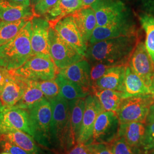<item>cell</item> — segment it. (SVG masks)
I'll return each instance as SVG.
<instances>
[{
    "label": "cell",
    "mask_w": 154,
    "mask_h": 154,
    "mask_svg": "<svg viewBox=\"0 0 154 154\" xmlns=\"http://www.w3.org/2000/svg\"><path fill=\"white\" fill-rule=\"evenodd\" d=\"M138 42L137 34L106 39L90 45L85 56L92 63L126 65Z\"/></svg>",
    "instance_id": "1"
},
{
    "label": "cell",
    "mask_w": 154,
    "mask_h": 154,
    "mask_svg": "<svg viewBox=\"0 0 154 154\" xmlns=\"http://www.w3.org/2000/svg\"><path fill=\"white\" fill-rule=\"evenodd\" d=\"M49 101L52 109L50 128L51 146L58 152L65 154L74 146L71 137L69 102L60 94Z\"/></svg>",
    "instance_id": "2"
},
{
    "label": "cell",
    "mask_w": 154,
    "mask_h": 154,
    "mask_svg": "<svg viewBox=\"0 0 154 154\" xmlns=\"http://www.w3.org/2000/svg\"><path fill=\"white\" fill-rule=\"evenodd\" d=\"M32 21L29 20L21 31L5 44L0 46V66L15 70L32 55Z\"/></svg>",
    "instance_id": "3"
},
{
    "label": "cell",
    "mask_w": 154,
    "mask_h": 154,
    "mask_svg": "<svg viewBox=\"0 0 154 154\" xmlns=\"http://www.w3.org/2000/svg\"><path fill=\"white\" fill-rule=\"evenodd\" d=\"M28 110L33 129V138L45 149H51L50 128L52 109L49 100L44 98Z\"/></svg>",
    "instance_id": "4"
},
{
    "label": "cell",
    "mask_w": 154,
    "mask_h": 154,
    "mask_svg": "<svg viewBox=\"0 0 154 154\" xmlns=\"http://www.w3.org/2000/svg\"><path fill=\"white\" fill-rule=\"evenodd\" d=\"M13 72L29 80L35 81L55 79L60 69L50 55H32L21 67Z\"/></svg>",
    "instance_id": "5"
},
{
    "label": "cell",
    "mask_w": 154,
    "mask_h": 154,
    "mask_svg": "<svg viewBox=\"0 0 154 154\" xmlns=\"http://www.w3.org/2000/svg\"><path fill=\"white\" fill-rule=\"evenodd\" d=\"M154 101V95L135 96L123 99L116 111L120 124L134 122L146 123L150 106Z\"/></svg>",
    "instance_id": "6"
},
{
    "label": "cell",
    "mask_w": 154,
    "mask_h": 154,
    "mask_svg": "<svg viewBox=\"0 0 154 154\" xmlns=\"http://www.w3.org/2000/svg\"><path fill=\"white\" fill-rule=\"evenodd\" d=\"M50 55L56 66L60 70L83 59L77 50L62 38L54 28L49 32Z\"/></svg>",
    "instance_id": "7"
},
{
    "label": "cell",
    "mask_w": 154,
    "mask_h": 154,
    "mask_svg": "<svg viewBox=\"0 0 154 154\" xmlns=\"http://www.w3.org/2000/svg\"><path fill=\"white\" fill-rule=\"evenodd\" d=\"M91 6L97 26H109L130 21L126 7L121 0H97Z\"/></svg>",
    "instance_id": "8"
},
{
    "label": "cell",
    "mask_w": 154,
    "mask_h": 154,
    "mask_svg": "<svg viewBox=\"0 0 154 154\" xmlns=\"http://www.w3.org/2000/svg\"><path fill=\"white\" fill-rule=\"evenodd\" d=\"M133 72L154 95V63L143 41H139L128 61Z\"/></svg>",
    "instance_id": "9"
},
{
    "label": "cell",
    "mask_w": 154,
    "mask_h": 154,
    "mask_svg": "<svg viewBox=\"0 0 154 154\" xmlns=\"http://www.w3.org/2000/svg\"><path fill=\"white\" fill-rule=\"evenodd\" d=\"M119 126L120 123L116 113L102 111L95 122L91 143L110 144L117 138Z\"/></svg>",
    "instance_id": "10"
},
{
    "label": "cell",
    "mask_w": 154,
    "mask_h": 154,
    "mask_svg": "<svg viewBox=\"0 0 154 154\" xmlns=\"http://www.w3.org/2000/svg\"><path fill=\"white\" fill-rule=\"evenodd\" d=\"M14 128L33 137V131L28 110L16 107H3L0 110V134Z\"/></svg>",
    "instance_id": "11"
},
{
    "label": "cell",
    "mask_w": 154,
    "mask_h": 154,
    "mask_svg": "<svg viewBox=\"0 0 154 154\" xmlns=\"http://www.w3.org/2000/svg\"><path fill=\"white\" fill-rule=\"evenodd\" d=\"M103 111L99 99L95 95L89 94L86 97L85 109L77 143H91L95 122L99 114Z\"/></svg>",
    "instance_id": "12"
},
{
    "label": "cell",
    "mask_w": 154,
    "mask_h": 154,
    "mask_svg": "<svg viewBox=\"0 0 154 154\" xmlns=\"http://www.w3.org/2000/svg\"><path fill=\"white\" fill-rule=\"evenodd\" d=\"M52 28H54L61 37L72 46L81 55H85L88 46L84 42L72 14L61 19Z\"/></svg>",
    "instance_id": "13"
},
{
    "label": "cell",
    "mask_w": 154,
    "mask_h": 154,
    "mask_svg": "<svg viewBox=\"0 0 154 154\" xmlns=\"http://www.w3.org/2000/svg\"><path fill=\"white\" fill-rule=\"evenodd\" d=\"M32 35L31 45L32 55L42 54L50 55L49 21L41 17L34 16L31 20Z\"/></svg>",
    "instance_id": "14"
},
{
    "label": "cell",
    "mask_w": 154,
    "mask_h": 154,
    "mask_svg": "<svg viewBox=\"0 0 154 154\" xmlns=\"http://www.w3.org/2000/svg\"><path fill=\"white\" fill-rule=\"evenodd\" d=\"M28 79L9 70V74L0 99L4 107H11L17 105L21 99L28 86Z\"/></svg>",
    "instance_id": "15"
},
{
    "label": "cell",
    "mask_w": 154,
    "mask_h": 154,
    "mask_svg": "<svg viewBox=\"0 0 154 154\" xmlns=\"http://www.w3.org/2000/svg\"><path fill=\"white\" fill-rule=\"evenodd\" d=\"M135 34V25L130 21L109 26H97L92 33L89 44H94L109 39Z\"/></svg>",
    "instance_id": "16"
},
{
    "label": "cell",
    "mask_w": 154,
    "mask_h": 154,
    "mask_svg": "<svg viewBox=\"0 0 154 154\" xmlns=\"http://www.w3.org/2000/svg\"><path fill=\"white\" fill-rule=\"evenodd\" d=\"M90 70L91 66L88 61L82 59L70 66L60 69L59 73L68 80L77 83L92 93Z\"/></svg>",
    "instance_id": "17"
},
{
    "label": "cell",
    "mask_w": 154,
    "mask_h": 154,
    "mask_svg": "<svg viewBox=\"0 0 154 154\" xmlns=\"http://www.w3.org/2000/svg\"><path fill=\"white\" fill-rule=\"evenodd\" d=\"M126 65L112 66L105 74L95 83L92 93L97 90H112L122 91Z\"/></svg>",
    "instance_id": "18"
},
{
    "label": "cell",
    "mask_w": 154,
    "mask_h": 154,
    "mask_svg": "<svg viewBox=\"0 0 154 154\" xmlns=\"http://www.w3.org/2000/svg\"><path fill=\"white\" fill-rule=\"evenodd\" d=\"M77 28L81 33L84 42H89L97 22L95 12L91 6H83L81 9L72 14Z\"/></svg>",
    "instance_id": "19"
},
{
    "label": "cell",
    "mask_w": 154,
    "mask_h": 154,
    "mask_svg": "<svg viewBox=\"0 0 154 154\" xmlns=\"http://www.w3.org/2000/svg\"><path fill=\"white\" fill-rule=\"evenodd\" d=\"M34 16L33 7L11 2L10 0H0V20L13 22L22 19L32 20Z\"/></svg>",
    "instance_id": "20"
},
{
    "label": "cell",
    "mask_w": 154,
    "mask_h": 154,
    "mask_svg": "<svg viewBox=\"0 0 154 154\" xmlns=\"http://www.w3.org/2000/svg\"><path fill=\"white\" fill-rule=\"evenodd\" d=\"M2 141L13 143L29 154H39L41 151L33 137L14 128L0 134V143Z\"/></svg>",
    "instance_id": "21"
},
{
    "label": "cell",
    "mask_w": 154,
    "mask_h": 154,
    "mask_svg": "<svg viewBox=\"0 0 154 154\" xmlns=\"http://www.w3.org/2000/svg\"><path fill=\"white\" fill-rule=\"evenodd\" d=\"M146 132L144 123L134 122L120 124L117 137L122 138L130 146L137 149L142 146Z\"/></svg>",
    "instance_id": "22"
},
{
    "label": "cell",
    "mask_w": 154,
    "mask_h": 154,
    "mask_svg": "<svg viewBox=\"0 0 154 154\" xmlns=\"http://www.w3.org/2000/svg\"><path fill=\"white\" fill-rule=\"evenodd\" d=\"M83 7L82 0H59L44 17L54 27L55 23L65 17L70 15Z\"/></svg>",
    "instance_id": "23"
},
{
    "label": "cell",
    "mask_w": 154,
    "mask_h": 154,
    "mask_svg": "<svg viewBox=\"0 0 154 154\" xmlns=\"http://www.w3.org/2000/svg\"><path fill=\"white\" fill-rule=\"evenodd\" d=\"M122 93L123 99L135 96L152 94L142 80L133 72L128 64L126 66L125 76Z\"/></svg>",
    "instance_id": "24"
},
{
    "label": "cell",
    "mask_w": 154,
    "mask_h": 154,
    "mask_svg": "<svg viewBox=\"0 0 154 154\" xmlns=\"http://www.w3.org/2000/svg\"><path fill=\"white\" fill-rule=\"evenodd\" d=\"M70 111L71 137L74 145L77 144V139L82 123L85 109V99H74L68 101Z\"/></svg>",
    "instance_id": "25"
},
{
    "label": "cell",
    "mask_w": 154,
    "mask_h": 154,
    "mask_svg": "<svg viewBox=\"0 0 154 154\" xmlns=\"http://www.w3.org/2000/svg\"><path fill=\"white\" fill-rule=\"evenodd\" d=\"M55 80L60 88V95L67 101L79 98H85L90 92L62 76L58 73L55 77Z\"/></svg>",
    "instance_id": "26"
},
{
    "label": "cell",
    "mask_w": 154,
    "mask_h": 154,
    "mask_svg": "<svg viewBox=\"0 0 154 154\" xmlns=\"http://www.w3.org/2000/svg\"><path fill=\"white\" fill-rule=\"evenodd\" d=\"M93 93L99 99L104 111L116 113L123 99L122 92L112 90H97Z\"/></svg>",
    "instance_id": "27"
},
{
    "label": "cell",
    "mask_w": 154,
    "mask_h": 154,
    "mask_svg": "<svg viewBox=\"0 0 154 154\" xmlns=\"http://www.w3.org/2000/svg\"><path fill=\"white\" fill-rule=\"evenodd\" d=\"M44 98V94L39 88L37 81L28 79L27 88L21 99L13 107L28 110Z\"/></svg>",
    "instance_id": "28"
},
{
    "label": "cell",
    "mask_w": 154,
    "mask_h": 154,
    "mask_svg": "<svg viewBox=\"0 0 154 154\" xmlns=\"http://www.w3.org/2000/svg\"><path fill=\"white\" fill-rule=\"evenodd\" d=\"M30 20L22 19L16 21H0V46L13 38Z\"/></svg>",
    "instance_id": "29"
},
{
    "label": "cell",
    "mask_w": 154,
    "mask_h": 154,
    "mask_svg": "<svg viewBox=\"0 0 154 154\" xmlns=\"http://www.w3.org/2000/svg\"><path fill=\"white\" fill-rule=\"evenodd\" d=\"M139 19L146 33V48L154 63V16L144 13L140 16Z\"/></svg>",
    "instance_id": "30"
},
{
    "label": "cell",
    "mask_w": 154,
    "mask_h": 154,
    "mask_svg": "<svg viewBox=\"0 0 154 154\" xmlns=\"http://www.w3.org/2000/svg\"><path fill=\"white\" fill-rule=\"evenodd\" d=\"M37 85L44 94L45 98L50 100L60 94V88L55 79L48 81H37Z\"/></svg>",
    "instance_id": "31"
},
{
    "label": "cell",
    "mask_w": 154,
    "mask_h": 154,
    "mask_svg": "<svg viewBox=\"0 0 154 154\" xmlns=\"http://www.w3.org/2000/svg\"><path fill=\"white\" fill-rule=\"evenodd\" d=\"M112 66H114L100 62L93 63V65L91 67L90 70V82L91 88L95 84V83L100 78L102 77L106 73V72L109 70V69H110Z\"/></svg>",
    "instance_id": "32"
},
{
    "label": "cell",
    "mask_w": 154,
    "mask_h": 154,
    "mask_svg": "<svg viewBox=\"0 0 154 154\" xmlns=\"http://www.w3.org/2000/svg\"><path fill=\"white\" fill-rule=\"evenodd\" d=\"M114 154H135L133 149L122 138L117 137L109 144Z\"/></svg>",
    "instance_id": "33"
},
{
    "label": "cell",
    "mask_w": 154,
    "mask_h": 154,
    "mask_svg": "<svg viewBox=\"0 0 154 154\" xmlns=\"http://www.w3.org/2000/svg\"><path fill=\"white\" fill-rule=\"evenodd\" d=\"M59 0H40L33 7L34 16H44Z\"/></svg>",
    "instance_id": "34"
},
{
    "label": "cell",
    "mask_w": 154,
    "mask_h": 154,
    "mask_svg": "<svg viewBox=\"0 0 154 154\" xmlns=\"http://www.w3.org/2000/svg\"><path fill=\"white\" fill-rule=\"evenodd\" d=\"M142 146L146 151L154 150V122L147 124L146 127Z\"/></svg>",
    "instance_id": "35"
},
{
    "label": "cell",
    "mask_w": 154,
    "mask_h": 154,
    "mask_svg": "<svg viewBox=\"0 0 154 154\" xmlns=\"http://www.w3.org/2000/svg\"><path fill=\"white\" fill-rule=\"evenodd\" d=\"M65 154H94L91 143H77Z\"/></svg>",
    "instance_id": "36"
},
{
    "label": "cell",
    "mask_w": 154,
    "mask_h": 154,
    "mask_svg": "<svg viewBox=\"0 0 154 154\" xmlns=\"http://www.w3.org/2000/svg\"><path fill=\"white\" fill-rule=\"evenodd\" d=\"M0 146L5 152L11 154H29L24 149L8 141L1 142Z\"/></svg>",
    "instance_id": "37"
},
{
    "label": "cell",
    "mask_w": 154,
    "mask_h": 154,
    "mask_svg": "<svg viewBox=\"0 0 154 154\" xmlns=\"http://www.w3.org/2000/svg\"><path fill=\"white\" fill-rule=\"evenodd\" d=\"M92 145L94 154H114L110 149L109 144L99 143L92 144Z\"/></svg>",
    "instance_id": "38"
},
{
    "label": "cell",
    "mask_w": 154,
    "mask_h": 154,
    "mask_svg": "<svg viewBox=\"0 0 154 154\" xmlns=\"http://www.w3.org/2000/svg\"><path fill=\"white\" fill-rule=\"evenodd\" d=\"M9 70L0 66V94L2 93L5 85Z\"/></svg>",
    "instance_id": "39"
},
{
    "label": "cell",
    "mask_w": 154,
    "mask_h": 154,
    "mask_svg": "<svg viewBox=\"0 0 154 154\" xmlns=\"http://www.w3.org/2000/svg\"><path fill=\"white\" fill-rule=\"evenodd\" d=\"M142 2L146 13L154 16V0H142Z\"/></svg>",
    "instance_id": "40"
},
{
    "label": "cell",
    "mask_w": 154,
    "mask_h": 154,
    "mask_svg": "<svg viewBox=\"0 0 154 154\" xmlns=\"http://www.w3.org/2000/svg\"><path fill=\"white\" fill-rule=\"evenodd\" d=\"M154 101L152 104L150 106L149 110V114L147 118L146 123L147 124L154 123Z\"/></svg>",
    "instance_id": "41"
},
{
    "label": "cell",
    "mask_w": 154,
    "mask_h": 154,
    "mask_svg": "<svg viewBox=\"0 0 154 154\" xmlns=\"http://www.w3.org/2000/svg\"><path fill=\"white\" fill-rule=\"evenodd\" d=\"M11 2L22 5L31 6L30 0H10Z\"/></svg>",
    "instance_id": "42"
},
{
    "label": "cell",
    "mask_w": 154,
    "mask_h": 154,
    "mask_svg": "<svg viewBox=\"0 0 154 154\" xmlns=\"http://www.w3.org/2000/svg\"><path fill=\"white\" fill-rule=\"evenodd\" d=\"M97 0H82L83 6H89L94 3Z\"/></svg>",
    "instance_id": "43"
},
{
    "label": "cell",
    "mask_w": 154,
    "mask_h": 154,
    "mask_svg": "<svg viewBox=\"0 0 154 154\" xmlns=\"http://www.w3.org/2000/svg\"><path fill=\"white\" fill-rule=\"evenodd\" d=\"M40 0H30V4L33 7L36 4H37Z\"/></svg>",
    "instance_id": "44"
},
{
    "label": "cell",
    "mask_w": 154,
    "mask_h": 154,
    "mask_svg": "<svg viewBox=\"0 0 154 154\" xmlns=\"http://www.w3.org/2000/svg\"><path fill=\"white\" fill-rule=\"evenodd\" d=\"M39 154H52L51 153H50V152H45V151H42V150H41V152H39Z\"/></svg>",
    "instance_id": "45"
},
{
    "label": "cell",
    "mask_w": 154,
    "mask_h": 154,
    "mask_svg": "<svg viewBox=\"0 0 154 154\" xmlns=\"http://www.w3.org/2000/svg\"><path fill=\"white\" fill-rule=\"evenodd\" d=\"M4 106H3V105H2V102H1V99H0V110L1 109H2V107H3Z\"/></svg>",
    "instance_id": "46"
},
{
    "label": "cell",
    "mask_w": 154,
    "mask_h": 154,
    "mask_svg": "<svg viewBox=\"0 0 154 154\" xmlns=\"http://www.w3.org/2000/svg\"><path fill=\"white\" fill-rule=\"evenodd\" d=\"M11 154L10 153H9V152H2V153H1V154Z\"/></svg>",
    "instance_id": "47"
},
{
    "label": "cell",
    "mask_w": 154,
    "mask_h": 154,
    "mask_svg": "<svg viewBox=\"0 0 154 154\" xmlns=\"http://www.w3.org/2000/svg\"><path fill=\"white\" fill-rule=\"evenodd\" d=\"M154 154V152H152V154Z\"/></svg>",
    "instance_id": "48"
}]
</instances>
